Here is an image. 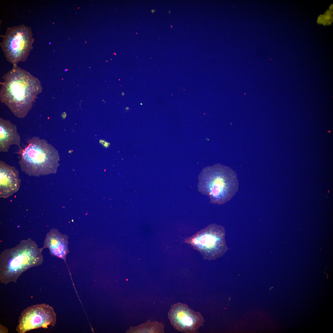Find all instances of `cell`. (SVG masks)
<instances>
[{
	"mask_svg": "<svg viewBox=\"0 0 333 333\" xmlns=\"http://www.w3.org/2000/svg\"><path fill=\"white\" fill-rule=\"evenodd\" d=\"M164 325L157 321L147 322L136 327H130L126 333H164Z\"/></svg>",
	"mask_w": 333,
	"mask_h": 333,
	"instance_id": "cell-12",
	"label": "cell"
},
{
	"mask_svg": "<svg viewBox=\"0 0 333 333\" xmlns=\"http://www.w3.org/2000/svg\"><path fill=\"white\" fill-rule=\"evenodd\" d=\"M56 314L53 308L43 303L27 307L21 313L16 330L18 333H25L32 330L48 326H54Z\"/></svg>",
	"mask_w": 333,
	"mask_h": 333,
	"instance_id": "cell-7",
	"label": "cell"
},
{
	"mask_svg": "<svg viewBox=\"0 0 333 333\" xmlns=\"http://www.w3.org/2000/svg\"><path fill=\"white\" fill-rule=\"evenodd\" d=\"M16 153L21 169L29 175L39 176L56 172L58 152L45 139L34 137L27 141L24 148H19Z\"/></svg>",
	"mask_w": 333,
	"mask_h": 333,
	"instance_id": "cell-4",
	"label": "cell"
},
{
	"mask_svg": "<svg viewBox=\"0 0 333 333\" xmlns=\"http://www.w3.org/2000/svg\"><path fill=\"white\" fill-rule=\"evenodd\" d=\"M21 138L16 126L8 120L0 118V152H8L10 146L21 147Z\"/></svg>",
	"mask_w": 333,
	"mask_h": 333,
	"instance_id": "cell-11",
	"label": "cell"
},
{
	"mask_svg": "<svg viewBox=\"0 0 333 333\" xmlns=\"http://www.w3.org/2000/svg\"><path fill=\"white\" fill-rule=\"evenodd\" d=\"M168 314L173 327L183 332L196 333L204 322L200 313L190 308L187 304L180 302L172 305Z\"/></svg>",
	"mask_w": 333,
	"mask_h": 333,
	"instance_id": "cell-8",
	"label": "cell"
},
{
	"mask_svg": "<svg viewBox=\"0 0 333 333\" xmlns=\"http://www.w3.org/2000/svg\"><path fill=\"white\" fill-rule=\"evenodd\" d=\"M1 36L0 46L8 61L14 65L27 60L34 42L31 27L23 24L8 27Z\"/></svg>",
	"mask_w": 333,
	"mask_h": 333,
	"instance_id": "cell-6",
	"label": "cell"
},
{
	"mask_svg": "<svg viewBox=\"0 0 333 333\" xmlns=\"http://www.w3.org/2000/svg\"><path fill=\"white\" fill-rule=\"evenodd\" d=\"M198 189L207 195L210 202L223 204L229 201L239 189L236 172L230 167L218 163L204 168L198 176Z\"/></svg>",
	"mask_w": 333,
	"mask_h": 333,
	"instance_id": "cell-3",
	"label": "cell"
},
{
	"mask_svg": "<svg viewBox=\"0 0 333 333\" xmlns=\"http://www.w3.org/2000/svg\"><path fill=\"white\" fill-rule=\"evenodd\" d=\"M68 236L55 228L51 229L47 234L43 242V248H47L50 254L65 261L69 252Z\"/></svg>",
	"mask_w": 333,
	"mask_h": 333,
	"instance_id": "cell-10",
	"label": "cell"
},
{
	"mask_svg": "<svg viewBox=\"0 0 333 333\" xmlns=\"http://www.w3.org/2000/svg\"><path fill=\"white\" fill-rule=\"evenodd\" d=\"M43 247L39 248L31 238L21 240L15 246L2 251L0 255V281L7 285L16 283L19 277L29 269L41 265L43 261Z\"/></svg>",
	"mask_w": 333,
	"mask_h": 333,
	"instance_id": "cell-2",
	"label": "cell"
},
{
	"mask_svg": "<svg viewBox=\"0 0 333 333\" xmlns=\"http://www.w3.org/2000/svg\"><path fill=\"white\" fill-rule=\"evenodd\" d=\"M21 183L19 172L14 167L0 161V197L6 198L18 190Z\"/></svg>",
	"mask_w": 333,
	"mask_h": 333,
	"instance_id": "cell-9",
	"label": "cell"
},
{
	"mask_svg": "<svg viewBox=\"0 0 333 333\" xmlns=\"http://www.w3.org/2000/svg\"><path fill=\"white\" fill-rule=\"evenodd\" d=\"M225 231L222 225L212 224L184 240L200 252L205 260H215L223 256L228 250Z\"/></svg>",
	"mask_w": 333,
	"mask_h": 333,
	"instance_id": "cell-5",
	"label": "cell"
},
{
	"mask_svg": "<svg viewBox=\"0 0 333 333\" xmlns=\"http://www.w3.org/2000/svg\"><path fill=\"white\" fill-rule=\"evenodd\" d=\"M0 91L1 101L13 114L24 118L31 109L37 95L42 91L40 80L28 72L14 65L3 77Z\"/></svg>",
	"mask_w": 333,
	"mask_h": 333,
	"instance_id": "cell-1",
	"label": "cell"
}]
</instances>
